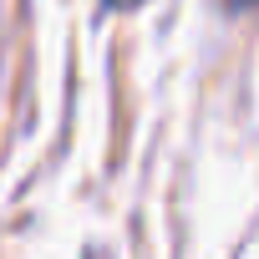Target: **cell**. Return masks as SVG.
I'll return each mask as SVG.
<instances>
[{
    "instance_id": "cell-2",
    "label": "cell",
    "mask_w": 259,
    "mask_h": 259,
    "mask_svg": "<svg viewBox=\"0 0 259 259\" xmlns=\"http://www.w3.org/2000/svg\"><path fill=\"white\" fill-rule=\"evenodd\" d=\"M224 11H249V6H259V0H219Z\"/></svg>"
},
{
    "instance_id": "cell-1",
    "label": "cell",
    "mask_w": 259,
    "mask_h": 259,
    "mask_svg": "<svg viewBox=\"0 0 259 259\" xmlns=\"http://www.w3.org/2000/svg\"><path fill=\"white\" fill-rule=\"evenodd\" d=\"M107 11H138V6H148V0H102Z\"/></svg>"
},
{
    "instance_id": "cell-3",
    "label": "cell",
    "mask_w": 259,
    "mask_h": 259,
    "mask_svg": "<svg viewBox=\"0 0 259 259\" xmlns=\"http://www.w3.org/2000/svg\"><path fill=\"white\" fill-rule=\"evenodd\" d=\"M92 259H102V254H92Z\"/></svg>"
}]
</instances>
